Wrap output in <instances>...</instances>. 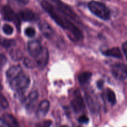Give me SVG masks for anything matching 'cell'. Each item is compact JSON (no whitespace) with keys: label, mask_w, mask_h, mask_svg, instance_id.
Listing matches in <instances>:
<instances>
[{"label":"cell","mask_w":127,"mask_h":127,"mask_svg":"<svg viewBox=\"0 0 127 127\" xmlns=\"http://www.w3.org/2000/svg\"><path fill=\"white\" fill-rule=\"evenodd\" d=\"M41 6L44 9L45 11H47L48 14L51 16L53 21L63 29H66L69 30V32L77 39H80L83 38V34L81 31L76 27L74 24H73L69 20L64 18L62 17L57 10L55 9L53 5L48 2L47 0H43L41 2Z\"/></svg>","instance_id":"6da1fadb"},{"label":"cell","mask_w":127,"mask_h":127,"mask_svg":"<svg viewBox=\"0 0 127 127\" xmlns=\"http://www.w3.org/2000/svg\"><path fill=\"white\" fill-rule=\"evenodd\" d=\"M8 82L12 89L19 95H21L24 93L29 85L30 78L28 75L22 71L21 73Z\"/></svg>","instance_id":"7a4b0ae2"},{"label":"cell","mask_w":127,"mask_h":127,"mask_svg":"<svg viewBox=\"0 0 127 127\" xmlns=\"http://www.w3.org/2000/svg\"><path fill=\"white\" fill-rule=\"evenodd\" d=\"M89 10L99 18L104 20L109 19L110 12L104 3L97 1H91L88 4Z\"/></svg>","instance_id":"3957f363"},{"label":"cell","mask_w":127,"mask_h":127,"mask_svg":"<svg viewBox=\"0 0 127 127\" xmlns=\"http://www.w3.org/2000/svg\"><path fill=\"white\" fill-rule=\"evenodd\" d=\"M114 77L120 80H124L127 78V66L122 63H117L112 68Z\"/></svg>","instance_id":"277c9868"},{"label":"cell","mask_w":127,"mask_h":127,"mask_svg":"<svg viewBox=\"0 0 127 127\" xmlns=\"http://www.w3.org/2000/svg\"><path fill=\"white\" fill-rule=\"evenodd\" d=\"M36 64L40 68H44L47 65L49 60V53L48 50L43 47L42 51L35 57Z\"/></svg>","instance_id":"5b68a950"},{"label":"cell","mask_w":127,"mask_h":127,"mask_svg":"<svg viewBox=\"0 0 127 127\" xmlns=\"http://www.w3.org/2000/svg\"><path fill=\"white\" fill-rule=\"evenodd\" d=\"M71 105L73 110L76 112H79L84 108V103L83 98L79 91L76 90L74 93L73 100L71 101Z\"/></svg>","instance_id":"8992f818"},{"label":"cell","mask_w":127,"mask_h":127,"mask_svg":"<svg viewBox=\"0 0 127 127\" xmlns=\"http://www.w3.org/2000/svg\"><path fill=\"white\" fill-rule=\"evenodd\" d=\"M38 98V93L37 91H33L31 92L30 94L26 98L24 101V106L26 110L29 112L33 110L35 106L36 103Z\"/></svg>","instance_id":"52a82bcc"},{"label":"cell","mask_w":127,"mask_h":127,"mask_svg":"<svg viewBox=\"0 0 127 127\" xmlns=\"http://www.w3.org/2000/svg\"><path fill=\"white\" fill-rule=\"evenodd\" d=\"M4 18L7 21H12L16 23V24H19V19L18 15L15 13L14 11L12 9L10 6H4L2 8Z\"/></svg>","instance_id":"ba28073f"},{"label":"cell","mask_w":127,"mask_h":127,"mask_svg":"<svg viewBox=\"0 0 127 127\" xmlns=\"http://www.w3.org/2000/svg\"><path fill=\"white\" fill-rule=\"evenodd\" d=\"M43 47L41 45L40 42L38 41H30L28 43V50L30 54L32 57H35L37 55L42 51Z\"/></svg>","instance_id":"9c48e42d"},{"label":"cell","mask_w":127,"mask_h":127,"mask_svg":"<svg viewBox=\"0 0 127 127\" xmlns=\"http://www.w3.org/2000/svg\"><path fill=\"white\" fill-rule=\"evenodd\" d=\"M57 3L58 11H60L62 13H63V14H64L65 16H68V17H70V18L71 19H75V18L76 17V15L75 13L71 9L70 7H68V6H66V5L60 2V1H57Z\"/></svg>","instance_id":"30bf717a"},{"label":"cell","mask_w":127,"mask_h":127,"mask_svg":"<svg viewBox=\"0 0 127 127\" xmlns=\"http://www.w3.org/2000/svg\"><path fill=\"white\" fill-rule=\"evenodd\" d=\"M50 103L47 100H44L42 101L38 105L37 110V116L39 118L45 117L49 111Z\"/></svg>","instance_id":"8fae6325"},{"label":"cell","mask_w":127,"mask_h":127,"mask_svg":"<svg viewBox=\"0 0 127 127\" xmlns=\"http://www.w3.org/2000/svg\"><path fill=\"white\" fill-rule=\"evenodd\" d=\"M19 18L26 21H31L35 19L36 16L34 12L31 9H26L22 10L18 14Z\"/></svg>","instance_id":"7c38bea8"},{"label":"cell","mask_w":127,"mask_h":127,"mask_svg":"<svg viewBox=\"0 0 127 127\" xmlns=\"http://www.w3.org/2000/svg\"><path fill=\"white\" fill-rule=\"evenodd\" d=\"M102 54L108 57H115L117 59L122 58V54L119 47H113V48L105 50L103 51Z\"/></svg>","instance_id":"4fadbf2b"},{"label":"cell","mask_w":127,"mask_h":127,"mask_svg":"<svg viewBox=\"0 0 127 127\" xmlns=\"http://www.w3.org/2000/svg\"><path fill=\"white\" fill-rule=\"evenodd\" d=\"M22 71V68L19 65H13L10 67L6 72V77L7 80L9 81L21 73Z\"/></svg>","instance_id":"5bb4252c"},{"label":"cell","mask_w":127,"mask_h":127,"mask_svg":"<svg viewBox=\"0 0 127 127\" xmlns=\"http://www.w3.org/2000/svg\"><path fill=\"white\" fill-rule=\"evenodd\" d=\"M4 122H5L6 125V127H19L18 122L17 120L14 118L12 115L10 114H4L3 115Z\"/></svg>","instance_id":"9a60e30c"},{"label":"cell","mask_w":127,"mask_h":127,"mask_svg":"<svg viewBox=\"0 0 127 127\" xmlns=\"http://www.w3.org/2000/svg\"><path fill=\"white\" fill-rule=\"evenodd\" d=\"M39 27L40 31H42V33L46 36V37H50L51 35L52 34V29L50 26L47 22H45V21H42L40 22L39 24Z\"/></svg>","instance_id":"2e32d148"},{"label":"cell","mask_w":127,"mask_h":127,"mask_svg":"<svg viewBox=\"0 0 127 127\" xmlns=\"http://www.w3.org/2000/svg\"><path fill=\"white\" fill-rule=\"evenodd\" d=\"M92 76V73L89 72H81L80 74L78 75V81L79 83L81 84L86 83L88 81L90 80L91 77Z\"/></svg>","instance_id":"e0dca14e"},{"label":"cell","mask_w":127,"mask_h":127,"mask_svg":"<svg viewBox=\"0 0 127 127\" xmlns=\"http://www.w3.org/2000/svg\"><path fill=\"white\" fill-rule=\"evenodd\" d=\"M107 98L108 101L112 105H115L116 103V96L114 91L110 88H108L107 90Z\"/></svg>","instance_id":"ac0fdd59"},{"label":"cell","mask_w":127,"mask_h":127,"mask_svg":"<svg viewBox=\"0 0 127 127\" xmlns=\"http://www.w3.org/2000/svg\"><path fill=\"white\" fill-rule=\"evenodd\" d=\"M10 55H11V57L12 58V59L15 60V61H18V60L21 59V58L22 57V53L20 52L19 50H12L10 52Z\"/></svg>","instance_id":"d6986e66"},{"label":"cell","mask_w":127,"mask_h":127,"mask_svg":"<svg viewBox=\"0 0 127 127\" xmlns=\"http://www.w3.org/2000/svg\"><path fill=\"white\" fill-rule=\"evenodd\" d=\"M2 31H3V32H4L6 34L11 35L12 34V32H13L14 29L13 27H12L11 25L6 24L4 25L3 27H2Z\"/></svg>","instance_id":"ffe728a7"},{"label":"cell","mask_w":127,"mask_h":127,"mask_svg":"<svg viewBox=\"0 0 127 127\" xmlns=\"http://www.w3.org/2000/svg\"><path fill=\"white\" fill-rule=\"evenodd\" d=\"M9 104L6 98L1 94V91H0V107L2 108H7L8 107Z\"/></svg>","instance_id":"44dd1931"},{"label":"cell","mask_w":127,"mask_h":127,"mask_svg":"<svg viewBox=\"0 0 127 127\" xmlns=\"http://www.w3.org/2000/svg\"><path fill=\"white\" fill-rule=\"evenodd\" d=\"M25 34L29 37H33L35 34V30L32 27H29L25 30Z\"/></svg>","instance_id":"7402d4cb"},{"label":"cell","mask_w":127,"mask_h":127,"mask_svg":"<svg viewBox=\"0 0 127 127\" xmlns=\"http://www.w3.org/2000/svg\"><path fill=\"white\" fill-rule=\"evenodd\" d=\"M52 125V121L49 120H46L42 121L40 122L38 124H37L35 127H50Z\"/></svg>","instance_id":"603a6c76"},{"label":"cell","mask_w":127,"mask_h":127,"mask_svg":"<svg viewBox=\"0 0 127 127\" xmlns=\"http://www.w3.org/2000/svg\"><path fill=\"white\" fill-rule=\"evenodd\" d=\"M0 43H1V44L4 47H9L12 45V40L6 39L2 38L1 39H0Z\"/></svg>","instance_id":"cb8c5ba5"},{"label":"cell","mask_w":127,"mask_h":127,"mask_svg":"<svg viewBox=\"0 0 127 127\" xmlns=\"http://www.w3.org/2000/svg\"><path fill=\"white\" fill-rule=\"evenodd\" d=\"M89 118L85 115L80 116L78 118V122L81 123H83V124H87L89 122Z\"/></svg>","instance_id":"d4e9b609"},{"label":"cell","mask_w":127,"mask_h":127,"mask_svg":"<svg viewBox=\"0 0 127 127\" xmlns=\"http://www.w3.org/2000/svg\"><path fill=\"white\" fill-rule=\"evenodd\" d=\"M7 62V58L4 54H0V68L3 67Z\"/></svg>","instance_id":"484cf974"},{"label":"cell","mask_w":127,"mask_h":127,"mask_svg":"<svg viewBox=\"0 0 127 127\" xmlns=\"http://www.w3.org/2000/svg\"><path fill=\"white\" fill-rule=\"evenodd\" d=\"M122 49H123V51H124L125 56H126V59L127 61V42H124V43L123 44Z\"/></svg>","instance_id":"4316f807"},{"label":"cell","mask_w":127,"mask_h":127,"mask_svg":"<svg viewBox=\"0 0 127 127\" xmlns=\"http://www.w3.org/2000/svg\"><path fill=\"white\" fill-rule=\"evenodd\" d=\"M15 1H17L18 3L22 4H26L28 3L29 0H15Z\"/></svg>","instance_id":"83f0119b"},{"label":"cell","mask_w":127,"mask_h":127,"mask_svg":"<svg viewBox=\"0 0 127 127\" xmlns=\"http://www.w3.org/2000/svg\"><path fill=\"white\" fill-rule=\"evenodd\" d=\"M0 127H6V125L2 118H0Z\"/></svg>","instance_id":"f1b7e54d"},{"label":"cell","mask_w":127,"mask_h":127,"mask_svg":"<svg viewBox=\"0 0 127 127\" xmlns=\"http://www.w3.org/2000/svg\"><path fill=\"white\" fill-rule=\"evenodd\" d=\"M103 84H104V82H103L102 80H99V82H97V86L99 88H101L103 86Z\"/></svg>","instance_id":"f546056e"},{"label":"cell","mask_w":127,"mask_h":127,"mask_svg":"<svg viewBox=\"0 0 127 127\" xmlns=\"http://www.w3.org/2000/svg\"><path fill=\"white\" fill-rule=\"evenodd\" d=\"M67 127V126H61V127Z\"/></svg>","instance_id":"4dcf8cb0"}]
</instances>
